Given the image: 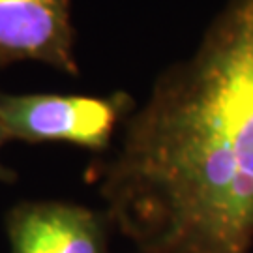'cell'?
<instances>
[{
  "label": "cell",
  "mask_w": 253,
  "mask_h": 253,
  "mask_svg": "<svg viewBox=\"0 0 253 253\" xmlns=\"http://www.w3.org/2000/svg\"><path fill=\"white\" fill-rule=\"evenodd\" d=\"M139 253H252L253 0H225L90 165Z\"/></svg>",
  "instance_id": "1"
},
{
  "label": "cell",
  "mask_w": 253,
  "mask_h": 253,
  "mask_svg": "<svg viewBox=\"0 0 253 253\" xmlns=\"http://www.w3.org/2000/svg\"><path fill=\"white\" fill-rule=\"evenodd\" d=\"M135 107L126 90L105 96L0 90V124L9 141L68 143L100 156L113 148Z\"/></svg>",
  "instance_id": "2"
},
{
  "label": "cell",
  "mask_w": 253,
  "mask_h": 253,
  "mask_svg": "<svg viewBox=\"0 0 253 253\" xmlns=\"http://www.w3.org/2000/svg\"><path fill=\"white\" fill-rule=\"evenodd\" d=\"M72 0H0V68L40 62L79 77Z\"/></svg>",
  "instance_id": "3"
},
{
  "label": "cell",
  "mask_w": 253,
  "mask_h": 253,
  "mask_svg": "<svg viewBox=\"0 0 253 253\" xmlns=\"http://www.w3.org/2000/svg\"><path fill=\"white\" fill-rule=\"evenodd\" d=\"M9 253H111L103 210L68 201H21L4 217Z\"/></svg>",
  "instance_id": "4"
},
{
  "label": "cell",
  "mask_w": 253,
  "mask_h": 253,
  "mask_svg": "<svg viewBox=\"0 0 253 253\" xmlns=\"http://www.w3.org/2000/svg\"><path fill=\"white\" fill-rule=\"evenodd\" d=\"M8 141H9L8 135H6L4 127L0 124V152H2V148H4V145H6ZM15 180H17V172L11 171L8 165L2 162V158H0V182H2V184H13Z\"/></svg>",
  "instance_id": "5"
},
{
  "label": "cell",
  "mask_w": 253,
  "mask_h": 253,
  "mask_svg": "<svg viewBox=\"0 0 253 253\" xmlns=\"http://www.w3.org/2000/svg\"><path fill=\"white\" fill-rule=\"evenodd\" d=\"M133 253H139V252H133Z\"/></svg>",
  "instance_id": "6"
}]
</instances>
